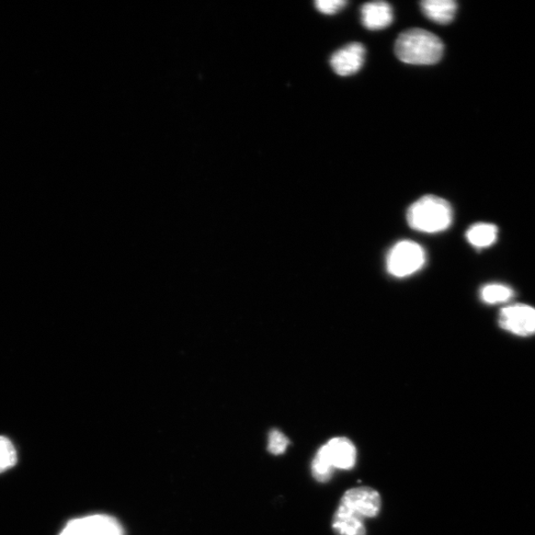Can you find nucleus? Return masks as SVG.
<instances>
[{
    "instance_id": "f257e3e1",
    "label": "nucleus",
    "mask_w": 535,
    "mask_h": 535,
    "mask_svg": "<svg viewBox=\"0 0 535 535\" xmlns=\"http://www.w3.org/2000/svg\"><path fill=\"white\" fill-rule=\"evenodd\" d=\"M444 45L434 33L424 29L405 31L396 41L398 59L409 65H434L442 58Z\"/></svg>"
},
{
    "instance_id": "f03ea898",
    "label": "nucleus",
    "mask_w": 535,
    "mask_h": 535,
    "mask_svg": "<svg viewBox=\"0 0 535 535\" xmlns=\"http://www.w3.org/2000/svg\"><path fill=\"white\" fill-rule=\"evenodd\" d=\"M406 221L417 231L438 233L449 229L453 221V211L446 200L426 196L409 207Z\"/></svg>"
},
{
    "instance_id": "7ed1b4c3",
    "label": "nucleus",
    "mask_w": 535,
    "mask_h": 535,
    "mask_svg": "<svg viewBox=\"0 0 535 535\" xmlns=\"http://www.w3.org/2000/svg\"><path fill=\"white\" fill-rule=\"evenodd\" d=\"M426 252L419 244L411 241L397 242L386 257V270L396 278L412 276L424 267Z\"/></svg>"
},
{
    "instance_id": "20e7f679",
    "label": "nucleus",
    "mask_w": 535,
    "mask_h": 535,
    "mask_svg": "<svg viewBox=\"0 0 535 535\" xmlns=\"http://www.w3.org/2000/svg\"><path fill=\"white\" fill-rule=\"evenodd\" d=\"M499 325L511 334L531 336L535 334V309L523 304L508 305L499 312Z\"/></svg>"
},
{
    "instance_id": "39448f33",
    "label": "nucleus",
    "mask_w": 535,
    "mask_h": 535,
    "mask_svg": "<svg viewBox=\"0 0 535 535\" xmlns=\"http://www.w3.org/2000/svg\"><path fill=\"white\" fill-rule=\"evenodd\" d=\"M344 505L363 519L375 518L381 509V496L376 489L361 487L348 489L341 499Z\"/></svg>"
},
{
    "instance_id": "423d86ee",
    "label": "nucleus",
    "mask_w": 535,
    "mask_h": 535,
    "mask_svg": "<svg viewBox=\"0 0 535 535\" xmlns=\"http://www.w3.org/2000/svg\"><path fill=\"white\" fill-rule=\"evenodd\" d=\"M320 450L334 469L349 470L355 466L357 450L355 444L346 437L333 438Z\"/></svg>"
},
{
    "instance_id": "0eeeda50",
    "label": "nucleus",
    "mask_w": 535,
    "mask_h": 535,
    "mask_svg": "<svg viewBox=\"0 0 535 535\" xmlns=\"http://www.w3.org/2000/svg\"><path fill=\"white\" fill-rule=\"evenodd\" d=\"M366 50L360 43H351L332 56L330 65L334 71L343 77L355 75L360 71L365 61Z\"/></svg>"
},
{
    "instance_id": "6e6552de",
    "label": "nucleus",
    "mask_w": 535,
    "mask_h": 535,
    "mask_svg": "<svg viewBox=\"0 0 535 535\" xmlns=\"http://www.w3.org/2000/svg\"><path fill=\"white\" fill-rule=\"evenodd\" d=\"M79 535H124L118 520L107 515H94L73 520Z\"/></svg>"
},
{
    "instance_id": "1a4fd4ad",
    "label": "nucleus",
    "mask_w": 535,
    "mask_h": 535,
    "mask_svg": "<svg viewBox=\"0 0 535 535\" xmlns=\"http://www.w3.org/2000/svg\"><path fill=\"white\" fill-rule=\"evenodd\" d=\"M393 9L385 2H374L361 8L362 25L369 30H382L392 25Z\"/></svg>"
},
{
    "instance_id": "9d476101",
    "label": "nucleus",
    "mask_w": 535,
    "mask_h": 535,
    "mask_svg": "<svg viewBox=\"0 0 535 535\" xmlns=\"http://www.w3.org/2000/svg\"><path fill=\"white\" fill-rule=\"evenodd\" d=\"M333 529L336 535H366L364 519L344 505L335 511Z\"/></svg>"
},
{
    "instance_id": "9b49d317",
    "label": "nucleus",
    "mask_w": 535,
    "mask_h": 535,
    "mask_svg": "<svg viewBox=\"0 0 535 535\" xmlns=\"http://www.w3.org/2000/svg\"><path fill=\"white\" fill-rule=\"evenodd\" d=\"M424 15L439 25H448L458 11V4L453 0H426L420 4Z\"/></svg>"
},
{
    "instance_id": "f8f14e48",
    "label": "nucleus",
    "mask_w": 535,
    "mask_h": 535,
    "mask_svg": "<svg viewBox=\"0 0 535 535\" xmlns=\"http://www.w3.org/2000/svg\"><path fill=\"white\" fill-rule=\"evenodd\" d=\"M498 227L492 223H476L467 231L466 238L473 247L484 249L492 246L498 239Z\"/></svg>"
},
{
    "instance_id": "ddd939ff",
    "label": "nucleus",
    "mask_w": 535,
    "mask_h": 535,
    "mask_svg": "<svg viewBox=\"0 0 535 535\" xmlns=\"http://www.w3.org/2000/svg\"><path fill=\"white\" fill-rule=\"evenodd\" d=\"M514 297L515 291L504 283H488L480 290V299L488 304L508 303Z\"/></svg>"
},
{
    "instance_id": "4468645a",
    "label": "nucleus",
    "mask_w": 535,
    "mask_h": 535,
    "mask_svg": "<svg viewBox=\"0 0 535 535\" xmlns=\"http://www.w3.org/2000/svg\"><path fill=\"white\" fill-rule=\"evenodd\" d=\"M17 463V452L11 442L5 437H0V474L13 468Z\"/></svg>"
},
{
    "instance_id": "2eb2a0df",
    "label": "nucleus",
    "mask_w": 535,
    "mask_h": 535,
    "mask_svg": "<svg viewBox=\"0 0 535 535\" xmlns=\"http://www.w3.org/2000/svg\"><path fill=\"white\" fill-rule=\"evenodd\" d=\"M334 468L321 450H318L312 463V473L314 479L320 483H326L332 479Z\"/></svg>"
},
{
    "instance_id": "dca6fc26",
    "label": "nucleus",
    "mask_w": 535,
    "mask_h": 535,
    "mask_svg": "<svg viewBox=\"0 0 535 535\" xmlns=\"http://www.w3.org/2000/svg\"><path fill=\"white\" fill-rule=\"evenodd\" d=\"M290 441L280 430L273 429L269 436V451L272 454L281 455L286 452Z\"/></svg>"
},
{
    "instance_id": "f3484780",
    "label": "nucleus",
    "mask_w": 535,
    "mask_h": 535,
    "mask_svg": "<svg viewBox=\"0 0 535 535\" xmlns=\"http://www.w3.org/2000/svg\"><path fill=\"white\" fill-rule=\"evenodd\" d=\"M347 5L345 0H317L315 7L320 13L326 15H334Z\"/></svg>"
},
{
    "instance_id": "a211bd4d",
    "label": "nucleus",
    "mask_w": 535,
    "mask_h": 535,
    "mask_svg": "<svg viewBox=\"0 0 535 535\" xmlns=\"http://www.w3.org/2000/svg\"><path fill=\"white\" fill-rule=\"evenodd\" d=\"M59 535H79L73 520L67 523L66 528L62 530Z\"/></svg>"
}]
</instances>
